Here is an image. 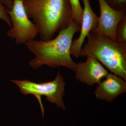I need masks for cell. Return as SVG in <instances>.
I'll use <instances>...</instances> for the list:
<instances>
[{
    "label": "cell",
    "mask_w": 126,
    "mask_h": 126,
    "mask_svg": "<svg viewBox=\"0 0 126 126\" xmlns=\"http://www.w3.org/2000/svg\"><path fill=\"white\" fill-rule=\"evenodd\" d=\"M84 7L80 29V34L78 38L72 43L70 54L76 58L79 57V52L85 39L91 32L96 28L99 16L94 13L90 5L89 0H82Z\"/></svg>",
    "instance_id": "ba28073f"
},
{
    "label": "cell",
    "mask_w": 126,
    "mask_h": 126,
    "mask_svg": "<svg viewBox=\"0 0 126 126\" xmlns=\"http://www.w3.org/2000/svg\"><path fill=\"white\" fill-rule=\"evenodd\" d=\"M72 8L73 19L79 26L81 27L83 15V9L79 0H68Z\"/></svg>",
    "instance_id": "30bf717a"
},
{
    "label": "cell",
    "mask_w": 126,
    "mask_h": 126,
    "mask_svg": "<svg viewBox=\"0 0 126 126\" xmlns=\"http://www.w3.org/2000/svg\"><path fill=\"white\" fill-rule=\"evenodd\" d=\"M126 92V80L116 75L109 73L94 93L97 99L110 102Z\"/></svg>",
    "instance_id": "9c48e42d"
},
{
    "label": "cell",
    "mask_w": 126,
    "mask_h": 126,
    "mask_svg": "<svg viewBox=\"0 0 126 126\" xmlns=\"http://www.w3.org/2000/svg\"><path fill=\"white\" fill-rule=\"evenodd\" d=\"M12 26L7 30V35L15 40L18 44H25L34 39L39 34L38 27L30 19L22 0H14L11 9L7 10Z\"/></svg>",
    "instance_id": "5b68a950"
},
{
    "label": "cell",
    "mask_w": 126,
    "mask_h": 126,
    "mask_svg": "<svg viewBox=\"0 0 126 126\" xmlns=\"http://www.w3.org/2000/svg\"><path fill=\"white\" fill-rule=\"evenodd\" d=\"M27 15L38 27L41 40L53 38L73 20L68 0H22Z\"/></svg>",
    "instance_id": "7a4b0ae2"
},
{
    "label": "cell",
    "mask_w": 126,
    "mask_h": 126,
    "mask_svg": "<svg viewBox=\"0 0 126 126\" xmlns=\"http://www.w3.org/2000/svg\"><path fill=\"white\" fill-rule=\"evenodd\" d=\"M118 44L126 45V16L119 21L116 30Z\"/></svg>",
    "instance_id": "8fae6325"
},
{
    "label": "cell",
    "mask_w": 126,
    "mask_h": 126,
    "mask_svg": "<svg viewBox=\"0 0 126 126\" xmlns=\"http://www.w3.org/2000/svg\"><path fill=\"white\" fill-rule=\"evenodd\" d=\"M0 1L5 6L7 10H10L11 9L14 0H0Z\"/></svg>",
    "instance_id": "5bb4252c"
},
{
    "label": "cell",
    "mask_w": 126,
    "mask_h": 126,
    "mask_svg": "<svg viewBox=\"0 0 126 126\" xmlns=\"http://www.w3.org/2000/svg\"><path fill=\"white\" fill-rule=\"evenodd\" d=\"M100 15L98 25L92 31L104 35L116 43L117 27L122 19L126 16V12L113 9L105 0H98Z\"/></svg>",
    "instance_id": "8992f818"
},
{
    "label": "cell",
    "mask_w": 126,
    "mask_h": 126,
    "mask_svg": "<svg viewBox=\"0 0 126 126\" xmlns=\"http://www.w3.org/2000/svg\"><path fill=\"white\" fill-rule=\"evenodd\" d=\"M11 81L18 86L20 91L24 95L32 94L35 96L40 105L43 117L44 115V107L41 101L42 96L46 97L47 101L56 105L58 108L66 109L63 97L65 93V82L60 71L54 80L43 83H36L28 79H13Z\"/></svg>",
    "instance_id": "277c9868"
},
{
    "label": "cell",
    "mask_w": 126,
    "mask_h": 126,
    "mask_svg": "<svg viewBox=\"0 0 126 126\" xmlns=\"http://www.w3.org/2000/svg\"><path fill=\"white\" fill-rule=\"evenodd\" d=\"M0 19L4 21L8 26L11 28L12 24L10 18L8 13L6 7L0 1Z\"/></svg>",
    "instance_id": "4fadbf2b"
},
{
    "label": "cell",
    "mask_w": 126,
    "mask_h": 126,
    "mask_svg": "<svg viewBox=\"0 0 126 126\" xmlns=\"http://www.w3.org/2000/svg\"><path fill=\"white\" fill-rule=\"evenodd\" d=\"M113 9L126 12V0H105Z\"/></svg>",
    "instance_id": "7c38bea8"
},
{
    "label": "cell",
    "mask_w": 126,
    "mask_h": 126,
    "mask_svg": "<svg viewBox=\"0 0 126 126\" xmlns=\"http://www.w3.org/2000/svg\"><path fill=\"white\" fill-rule=\"evenodd\" d=\"M74 72L78 81L90 87L96 83L99 84L109 74L99 61L90 56H87L85 62L76 63Z\"/></svg>",
    "instance_id": "52a82bcc"
},
{
    "label": "cell",
    "mask_w": 126,
    "mask_h": 126,
    "mask_svg": "<svg viewBox=\"0 0 126 126\" xmlns=\"http://www.w3.org/2000/svg\"><path fill=\"white\" fill-rule=\"evenodd\" d=\"M80 29L73 20L54 39L46 41L34 39L26 43L27 48L35 55L29 65L34 69L44 65L53 68L61 66L75 71L76 63L71 58L70 50L74 36Z\"/></svg>",
    "instance_id": "6da1fadb"
},
{
    "label": "cell",
    "mask_w": 126,
    "mask_h": 126,
    "mask_svg": "<svg viewBox=\"0 0 126 126\" xmlns=\"http://www.w3.org/2000/svg\"><path fill=\"white\" fill-rule=\"evenodd\" d=\"M79 56L94 57L113 74L126 81V45L119 44L107 36L92 31Z\"/></svg>",
    "instance_id": "3957f363"
}]
</instances>
